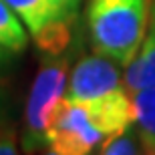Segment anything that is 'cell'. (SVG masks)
<instances>
[{"instance_id":"6da1fadb","label":"cell","mask_w":155,"mask_h":155,"mask_svg":"<svg viewBox=\"0 0 155 155\" xmlns=\"http://www.w3.org/2000/svg\"><path fill=\"white\" fill-rule=\"evenodd\" d=\"M147 0H89L87 24L95 51L121 67L133 61L147 32Z\"/></svg>"},{"instance_id":"7a4b0ae2","label":"cell","mask_w":155,"mask_h":155,"mask_svg":"<svg viewBox=\"0 0 155 155\" xmlns=\"http://www.w3.org/2000/svg\"><path fill=\"white\" fill-rule=\"evenodd\" d=\"M45 137L46 149L54 155H85L99 147L105 135L85 105L63 97L51 111Z\"/></svg>"},{"instance_id":"3957f363","label":"cell","mask_w":155,"mask_h":155,"mask_svg":"<svg viewBox=\"0 0 155 155\" xmlns=\"http://www.w3.org/2000/svg\"><path fill=\"white\" fill-rule=\"evenodd\" d=\"M69 64L67 61H52L42 64L38 71L32 89L28 95V103L24 111V135L22 143L26 151H36L46 147V125L52 107L58 99L64 97L69 85Z\"/></svg>"},{"instance_id":"277c9868","label":"cell","mask_w":155,"mask_h":155,"mask_svg":"<svg viewBox=\"0 0 155 155\" xmlns=\"http://www.w3.org/2000/svg\"><path fill=\"white\" fill-rule=\"evenodd\" d=\"M121 64L101 52L83 57L69 77L64 97L75 103H93L121 89Z\"/></svg>"},{"instance_id":"5b68a950","label":"cell","mask_w":155,"mask_h":155,"mask_svg":"<svg viewBox=\"0 0 155 155\" xmlns=\"http://www.w3.org/2000/svg\"><path fill=\"white\" fill-rule=\"evenodd\" d=\"M147 2H149L147 32L137 54L125 67V75H123V85L129 93L155 85V0H147Z\"/></svg>"},{"instance_id":"8992f818","label":"cell","mask_w":155,"mask_h":155,"mask_svg":"<svg viewBox=\"0 0 155 155\" xmlns=\"http://www.w3.org/2000/svg\"><path fill=\"white\" fill-rule=\"evenodd\" d=\"M4 2L18 14V18L26 24L32 36L40 35L46 26L54 22L73 24V20H64L61 16L54 0H4Z\"/></svg>"},{"instance_id":"52a82bcc","label":"cell","mask_w":155,"mask_h":155,"mask_svg":"<svg viewBox=\"0 0 155 155\" xmlns=\"http://www.w3.org/2000/svg\"><path fill=\"white\" fill-rule=\"evenodd\" d=\"M133 123L139 131L143 153L155 155V85L131 93Z\"/></svg>"},{"instance_id":"ba28073f","label":"cell","mask_w":155,"mask_h":155,"mask_svg":"<svg viewBox=\"0 0 155 155\" xmlns=\"http://www.w3.org/2000/svg\"><path fill=\"white\" fill-rule=\"evenodd\" d=\"M16 16V12L4 0H0V46H4L8 52H22L28 42L22 22Z\"/></svg>"},{"instance_id":"9c48e42d","label":"cell","mask_w":155,"mask_h":155,"mask_svg":"<svg viewBox=\"0 0 155 155\" xmlns=\"http://www.w3.org/2000/svg\"><path fill=\"white\" fill-rule=\"evenodd\" d=\"M99 153L103 155H135L143 153V145H141V137L135 123L129 127L121 129L117 133H111L101 141L99 145Z\"/></svg>"},{"instance_id":"30bf717a","label":"cell","mask_w":155,"mask_h":155,"mask_svg":"<svg viewBox=\"0 0 155 155\" xmlns=\"http://www.w3.org/2000/svg\"><path fill=\"white\" fill-rule=\"evenodd\" d=\"M0 153L2 155L16 153V133L8 125H0Z\"/></svg>"},{"instance_id":"8fae6325","label":"cell","mask_w":155,"mask_h":155,"mask_svg":"<svg viewBox=\"0 0 155 155\" xmlns=\"http://www.w3.org/2000/svg\"><path fill=\"white\" fill-rule=\"evenodd\" d=\"M79 2L81 0H54V4H57L58 12H61V16H63L64 20H73V22H75V18H77Z\"/></svg>"},{"instance_id":"7c38bea8","label":"cell","mask_w":155,"mask_h":155,"mask_svg":"<svg viewBox=\"0 0 155 155\" xmlns=\"http://www.w3.org/2000/svg\"><path fill=\"white\" fill-rule=\"evenodd\" d=\"M6 61H8V51H6L4 46H0V71L6 64Z\"/></svg>"}]
</instances>
